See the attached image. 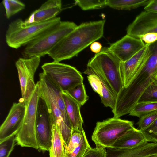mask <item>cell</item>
<instances>
[{"instance_id": "1", "label": "cell", "mask_w": 157, "mask_h": 157, "mask_svg": "<svg viewBox=\"0 0 157 157\" xmlns=\"http://www.w3.org/2000/svg\"><path fill=\"white\" fill-rule=\"evenodd\" d=\"M105 21L103 20L82 23L60 40L48 54L57 62L77 56L102 37Z\"/></svg>"}, {"instance_id": "2", "label": "cell", "mask_w": 157, "mask_h": 157, "mask_svg": "<svg viewBox=\"0 0 157 157\" xmlns=\"http://www.w3.org/2000/svg\"><path fill=\"white\" fill-rule=\"evenodd\" d=\"M121 62L109 51L108 47H104L89 60L87 64V68L99 77L116 97L124 87Z\"/></svg>"}, {"instance_id": "3", "label": "cell", "mask_w": 157, "mask_h": 157, "mask_svg": "<svg viewBox=\"0 0 157 157\" xmlns=\"http://www.w3.org/2000/svg\"><path fill=\"white\" fill-rule=\"evenodd\" d=\"M77 26L74 22L62 21L52 26L26 45L22 52L23 57L44 56Z\"/></svg>"}, {"instance_id": "4", "label": "cell", "mask_w": 157, "mask_h": 157, "mask_svg": "<svg viewBox=\"0 0 157 157\" xmlns=\"http://www.w3.org/2000/svg\"><path fill=\"white\" fill-rule=\"evenodd\" d=\"M60 17L39 23L26 24L21 18L10 22L5 34V41L8 45L17 49L26 45L44 31L61 21Z\"/></svg>"}, {"instance_id": "5", "label": "cell", "mask_w": 157, "mask_h": 157, "mask_svg": "<svg viewBox=\"0 0 157 157\" xmlns=\"http://www.w3.org/2000/svg\"><path fill=\"white\" fill-rule=\"evenodd\" d=\"M134 128L132 121L113 117L97 122L92 140L96 147L112 148L118 139Z\"/></svg>"}, {"instance_id": "6", "label": "cell", "mask_w": 157, "mask_h": 157, "mask_svg": "<svg viewBox=\"0 0 157 157\" xmlns=\"http://www.w3.org/2000/svg\"><path fill=\"white\" fill-rule=\"evenodd\" d=\"M40 98V87L37 82L35 90L26 104L25 113L21 126L15 136L17 144L21 147L38 150L35 128Z\"/></svg>"}, {"instance_id": "7", "label": "cell", "mask_w": 157, "mask_h": 157, "mask_svg": "<svg viewBox=\"0 0 157 157\" xmlns=\"http://www.w3.org/2000/svg\"><path fill=\"white\" fill-rule=\"evenodd\" d=\"M43 72L63 91H67L83 83L80 72L71 65L53 61L44 63Z\"/></svg>"}, {"instance_id": "8", "label": "cell", "mask_w": 157, "mask_h": 157, "mask_svg": "<svg viewBox=\"0 0 157 157\" xmlns=\"http://www.w3.org/2000/svg\"><path fill=\"white\" fill-rule=\"evenodd\" d=\"M38 82L40 97L44 101L50 115L52 123L58 128L62 137L64 146H67L70 141L73 130L71 126L65 122L56 100L50 90L42 73L39 74Z\"/></svg>"}, {"instance_id": "9", "label": "cell", "mask_w": 157, "mask_h": 157, "mask_svg": "<svg viewBox=\"0 0 157 157\" xmlns=\"http://www.w3.org/2000/svg\"><path fill=\"white\" fill-rule=\"evenodd\" d=\"M40 61V57L34 56L28 58H20L15 63L22 96L19 100L26 104L36 88L34 76Z\"/></svg>"}, {"instance_id": "10", "label": "cell", "mask_w": 157, "mask_h": 157, "mask_svg": "<svg viewBox=\"0 0 157 157\" xmlns=\"http://www.w3.org/2000/svg\"><path fill=\"white\" fill-rule=\"evenodd\" d=\"M52 125L46 105L40 97L35 128L36 137L39 151H49L52 143Z\"/></svg>"}, {"instance_id": "11", "label": "cell", "mask_w": 157, "mask_h": 157, "mask_svg": "<svg viewBox=\"0 0 157 157\" xmlns=\"http://www.w3.org/2000/svg\"><path fill=\"white\" fill-rule=\"evenodd\" d=\"M149 44L144 47L129 59L121 62L120 71L124 85L126 88L144 67L150 55Z\"/></svg>"}, {"instance_id": "12", "label": "cell", "mask_w": 157, "mask_h": 157, "mask_svg": "<svg viewBox=\"0 0 157 157\" xmlns=\"http://www.w3.org/2000/svg\"><path fill=\"white\" fill-rule=\"evenodd\" d=\"M26 109V104L20 100L13 103L0 126V142L16 135L21 126Z\"/></svg>"}, {"instance_id": "13", "label": "cell", "mask_w": 157, "mask_h": 157, "mask_svg": "<svg viewBox=\"0 0 157 157\" xmlns=\"http://www.w3.org/2000/svg\"><path fill=\"white\" fill-rule=\"evenodd\" d=\"M145 44L141 39L127 34L112 44L109 51L122 62H124L141 49Z\"/></svg>"}, {"instance_id": "14", "label": "cell", "mask_w": 157, "mask_h": 157, "mask_svg": "<svg viewBox=\"0 0 157 157\" xmlns=\"http://www.w3.org/2000/svg\"><path fill=\"white\" fill-rule=\"evenodd\" d=\"M127 34L136 38L151 33H157V13L141 12L126 29Z\"/></svg>"}, {"instance_id": "15", "label": "cell", "mask_w": 157, "mask_h": 157, "mask_svg": "<svg viewBox=\"0 0 157 157\" xmlns=\"http://www.w3.org/2000/svg\"><path fill=\"white\" fill-rule=\"evenodd\" d=\"M106 157H151L157 155V142H145L132 148H107Z\"/></svg>"}, {"instance_id": "16", "label": "cell", "mask_w": 157, "mask_h": 157, "mask_svg": "<svg viewBox=\"0 0 157 157\" xmlns=\"http://www.w3.org/2000/svg\"><path fill=\"white\" fill-rule=\"evenodd\" d=\"M84 73L88 75V82L94 91L99 94L101 103L105 107H109L113 110L115 107L116 97L100 78L92 71L87 68Z\"/></svg>"}, {"instance_id": "17", "label": "cell", "mask_w": 157, "mask_h": 157, "mask_svg": "<svg viewBox=\"0 0 157 157\" xmlns=\"http://www.w3.org/2000/svg\"><path fill=\"white\" fill-rule=\"evenodd\" d=\"M63 94L67 113L73 131L83 132V123L81 115L80 109L81 105L66 91Z\"/></svg>"}, {"instance_id": "18", "label": "cell", "mask_w": 157, "mask_h": 157, "mask_svg": "<svg viewBox=\"0 0 157 157\" xmlns=\"http://www.w3.org/2000/svg\"><path fill=\"white\" fill-rule=\"evenodd\" d=\"M61 0H48L33 13L35 23L46 21L56 17L62 10Z\"/></svg>"}, {"instance_id": "19", "label": "cell", "mask_w": 157, "mask_h": 157, "mask_svg": "<svg viewBox=\"0 0 157 157\" xmlns=\"http://www.w3.org/2000/svg\"><path fill=\"white\" fill-rule=\"evenodd\" d=\"M146 141L143 134L139 129L135 128L126 132L116 141L112 148L131 149Z\"/></svg>"}, {"instance_id": "20", "label": "cell", "mask_w": 157, "mask_h": 157, "mask_svg": "<svg viewBox=\"0 0 157 157\" xmlns=\"http://www.w3.org/2000/svg\"><path fill=\"white\" fill-rule=\"evenodd\" d=\"M52 140L49 150L50 157H67L63 140L57 127L52 125Z\"/></svg>"}, {"instance_id": "21", "label": "cell", "mask_w": 157, "mask_h": 157, "mask_svg": "<svg viewBox=\"0 0 157 157\" xmlns=\"http://www.w3.org/2000/svg\"><path fill=\"white\" fill-rule=\"evenodd\" d=\"M151 0H107V6L118 10H130L145 6Z\"/></svg>"}, {"instance_id": "22", "label": "cell", "mask_w": 157, "mask_h": 157, "mask_svg": "<svg viewBox=\"0 0 157 157\" xmlns=\"http://www.w3.org/2000/svg\"><path fill=\"white\" fill-rule=\"evenodd\" d=\"M156 110L157 101H139L128 115L140 118L145 115Z\"/></svg>"}, {"instance_id": "23", "label": "cell", "mask_w": 157, "mask_h": 157, "mask_svg": "<svg viewBox=\"0 0 157 157\" xmlns=\"http://www.w3.org/2000/svg\"><path fill=\"white\" fill-rule=\"evenodd\" d=\"M66 92L81 106L83 105L88 99L83 83Z\"/></svg>"}, {"instance_id": "24", "label": "cell", "mask_w": 157, "mask_h": 157, "mask_svg": "<svg viewBox=\"0 0 157 157\" xmlns=\"http://www.w3.org/2000/svg\"><path fill=\"white\" fill-rule=\"evenodd\" d=\"M75 3L82 10H84L98 9L107 6V0L75 1Z\"/></svg>"}, {"instance_id": "25", "label": "cell", "mask_w": 157, "mask_h": 157, "mask_svg": "<svg viewBox=\"0 0 157 157\" xmlns=\"http://www.w3.org/2000/svg\"><path fill=\"white\" fill-rule=\"evenodd\" d=\"M91 147L85 133L79 145L71 152L66 153V157H83Z\"/></svg>"}, {"instance_id": "26", "label": "cell", "mask_w": 157, "mask_h": 157, "mask_svg": "<svg viewBox=\"0 0 157 157\" xmlns=\"http://www.w3.org/2000/svg\"><path fill=\"white\" fill-rule=\"evenodd\" d=\"M15 136H11L0 142V157H9L16 142Z\"/></svg>"}, {"instance_id": "27", "label": "cell", "mask_w": 157, "mask_h": 157, "mask_svg": "<svg viewBox=\"0 0 157 157\" xmlns=\"http://www.w3.org/2000/svg\"><path fill=\"white\" fill-rule=\"evenodd\" d=\"M157 118V110L145 115L139 118L136 124L139 130H143L151 124Z\"/></svg>"}, {"instance_id": "28", "label": "cell", "mask_w": 157, "mask_h": 157, "mask_svg": "<svg viewBox=\"0 0 157 157\" xmlns=\"http://www.w3.org/2000/svg\"><path fill=\"white\" fill-rule=\"evenodd\" d=\"M157 101V84H151L144 92L138 102Z\"/></svg>"}, {"instance_id": "29", "label": "cell", "mask_w": 157, "mask_h": 157, "mask_svg": "<svg viewBox=\"0 0 157 157\" xmlns=\"http://www.w3.org/2000/svg\"><path fill=\"white\" fill-rule=\"evenodd\" d=\"M140 131L144 135L147 142H157V118L147 128Z\"/></svg>"}, {"instance_id": "30", "label": "cell", "mask_w": 157, "mask_h": 157, "mask_svg": "<svg viewBox=\"0 0 157 157\" xmlns=\"http://www.w3.org/2000/svg\"><path fill=\"white\" fill-rule=\"evenodd\" d=\"M77 131H73L70 141L67 146L64 147L65 153H70L77 147L82 141L84 133Z\"/></svg>"}, {"instance_id": "31", "label": "cell", "mask_w": 157, "mask_h": 157, "mask_svg": "<svg viewBox=\"0 0 157 157\" xmlns=\"http://www.w3.org/2000/svg\"><path fill=\"white\" fill-rule=\"evenodd\" d=\"M106 148L103 147H91L83 157H106Z\"/></svg>"}, {"instance_id": "32", "label": "cell", "mask_w": 157, "mask_h": 157, "mask_svg": "<svg viewBox=\"0 0 157 157\" xmlns=\"http://www.w3.org/2000/svg\"><path fill=\"white\" fill-rule=\"evenodd\" d=\"M136 38L142 40L145 44H150L157 40V33H148L139 36Z\"/></svg>"}, {"instance_id": "33", "label": "cell", "mask_w": 157, "mask_h": 157, "mask_svg": "<svg viewBox=\"0 0 157 157\" xmlns=\"http://www.w3.org/2000/svg\"><path fill=\"white\" fill-rule=\"evenodd\" d=\"M9 1L11 6L13 15L25 8V4L20 1L9 0Z\"/></svg>"}, {"instance_id": "34", "label": "cell", "mask_w": 157, "mask_h": 157, "mask_svg": "<svg viewBox=\"0 0 157 157\" xmlns=\"http://www.w3.org/2000/svg\"><path fill=\"white\" fill-rule=\"evenodd\" d=\"M144 9V10L157 13V0H151Z\"/></svg>"}, {"instance_id": "35", "label": "cell", "mask_w": 157, "mask_h": 157, "mask_svg": "<svg viewBox=\"0 0 157 157\" xmlns=\"http://www.w3.org/2000/svg\"><path fill=\"white\" fill-rule=\"evenodd\" d=\"M2 2L5 9L6 18L9 19L13 15L9 0H3Z\"/></svg>"}, {"instance_id": "36", "label": "cell", "mask_w": 157, "mask_h": 157, "mask_svg": "<svg viewBox=\"0 0 157 157\" xmlns=\"http://www.w3.org/2000/svg\"><path fill=\"white\" fill-rule=\"evenodd\" d=\"M90 48L92 52L96 54L101 51L102 48V46L100 43L95 41L91 44Z\"/></svg>"}, {"instance_id": "37", "label": "cell", "mask_w": 157, "mask_h": 157, "mask_svg": "<svg viewBox=\"0 0 157 157\" xmlns=\"http://www.w3.org/2000/svg\"><path fill=\"white\" fill-rule=\"evenodd\" d=\"M24 22L26 24H30L35 23L34 14L33 13H32L29 17Z\"/></svg>"}, {"instance_id": "38", "label": "cell", "mask_w": 157, "mask_h": 157, "mask_svg": "<svg viewBox=\"0 0 157 157\" xmlns=\"http://www.w3.org/2000/svg\"><path fill=\"white\" fill-rule=\"evenodd\" d=\"M153 76L154 77H157V68L154 72Z\"/></svg>"}, {"instance_id": "39", "label": "cell", "mask_w": 157, "mask_h": 157, "mask_svg": "<svg viewBox=\"0 0 157 157\" xmlns=\"http://www.w3.org/2000/svg\"><path fill=\"white\" fill-rule=\"evenodd\" d=\"M154 82L157 84V77H154Z\"/></svg>"}, {"instance_id": "40", "label": "cell", "mask_w": 157, "mask_h": 157, "mask_svg": "<svg viewBox=\"0 0 157 157\" xmlns=\"http://www.w3.org/2000/svg\"><path fill=\"white\" fill-rule=\"evenodd\" d=\"M151 157H157V155L154 156H151Z\"/></svg>"}]
</instances>
